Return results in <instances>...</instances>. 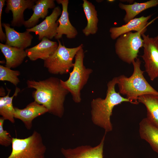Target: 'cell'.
<instances>
[{
  "label": "cell",
  "mask_w": 158,
  "mask_h": 158,
  "mask_svg": "<svg viewBox=\"0 0 158 158\" xmlns=\"http://www.w3.org/2000/svg\"><path fill=\"white\" fill-rule=\"evenodd\" d=\"M61 80L50 77L45 80H28V87L35 89L32 93L35 101L44 106L48 112L61 118L63 116L64 103L69 92L62 85Z\"/></svg>",
  "instance_id": "cell-1"
},
{
  "label": "cell",
  "mask_w": 158,
  "mask_h": 158,
  "mask_svg": "<svg viewBox=\"0 0 158 158\" xmlns=\"http://www.w3.org/2000/svg\"><path fill=\"white\" fill-rule=\"evenodd\" d=\"M117 84V78L115 77L107 83L105 98L97 97L91 102V120L93 123L104 130L107 133L112 131L113 126L110 120L114 108L124 102H130L126 98L117 92L115 86Z\"/></svg>",
  "instance_id": "cell-2"
},
{
  "label": "cell",
  "mask_w": 158,
  "mask_h": 158,
  "mask_svg": "<svg viewBox=\"0 0 158 158\" xmlns=\"http://www.w3.org/2000/svg\"><path fill=\"white\" fill-rule=\"evenodd\" d=\"M134 70L131 76L124 75L116 77L119 93L126 96L130 103L138 104V97L142 95L151 94L158 95V91L147 82L143 75L144 71L140 68L141 61L137 58L132 63Z\"/></svg>",
  "instance_id": "cell-3"
},
{
  "label": "cell",
  "mask_w": 158,
  "mask_h": 158,
  "mask_svg": "<svg viewBox=\"0 0 158 158\" xmlns=\"http://www.w3.org/2000/svg\"><path fill=\"white\" fill-rule=\"evenodd\" d=\"M83 47L75 55L73 70L70 73L68 79L65 81L61 80L63 86L71 93L73 101L77 103L81 101V91L93 72L92 69L86 68L84 65L85 53Z\"/></svg>",
  "instance_id": "cell-4"
},
{
  "label": "cell",
  "mask_w": 158,
  "mask_h": 158,
  "mask_svg": "<svg viewBox=\"0 0 158 158\" xmlns=\"http://www.w3.org/2000/svg\"><path fill=\"white\" fill-rule=\"evenodd\" d=\"M12 148L7 158H46V146L41 135L36 131L24 139L13 138Z\"/></svg>",
  "instance_id": "cell-5"
},
{
  "label": "cell",
  "mask_w": 158,
  "mask_h": 158,
  "mask_svg": "<svg viewBox=\"0 0 158 158\" xmlns=\"http://www.w3.org/2000/svg\"><path fill=\"white\" fill-rule=\"evenodd\" d=\"M57 40L59 45L57 49L53 54L44 61V66L52 74H66L73 68V58L83 46L81 44L76 47L67 48L62 45L59 40Z\"/></svg>",
  "instance_id": "cell-6"
},
{
  "label": "cell",
  "mask_w": 158,
  "mask_h": 158,
  "mask_svg": "<svg viewBox=\"0 0 158 158\" xmlns=\"http://www.w3.org/2000/svg\"><path fill=\"white\" fill-rule=\"evenodd\" d=\"M142 34L129 32L118 37L115 44L116 53L123 61L130 64L138 58L139 49L143 47Z\"/></svg>",
  "instance_id": "cell-7"
},
{
  "label": "cell",
  "mask_w": 158,
  "mask_h": 158,
  "mask_svg": "<svg viewBox=\"0 0 158 158\" xmlns=\"http://www.w3.org/2000/svg\"><path fill=\"white\" fill-rule=\"evenodd\" d=\"M142 36L144 51L141 57L145 63V71L153 81L158 78V35L152 37L143 34Z\"/></svg>",
  "instance_id": "cell-8"
},
{
  "label": "cell",
  "mask_w": 158,
  "mask_h": 158,
  "mask_svg": "<svg viewBox=\"0 0 158 158\" xmlns=\"http://www.w3.org/2000/svg\"><path fill=\"white\" fill-rule=\"evenodd\" d=\"M62 11L59 6L54 8L51 14L38 25L31 28L26 29V30L35 32L38 36L39 40H42L45 37L49 40L55 36L59 23L57 22L59 17L61 15Z\"/></svg>",
  "instance_id": "cell-9"
},
{
  "label": "cell",
  "mask_w": 158,
  "mask_h": 158,
  "mask_svg": "<svg viewBox=\"0 0 158 158\" xmlns=\"http://www.w3.org/2000/svg\"><path fill=\"white\" fill-rule=\"evenodd\" d=\"M106 132L99 143L92 147L82 145L74 148H62L61 152L65 158H103V148Z\"/></svg>",
  "instance_id": "cell-10"
},
{
  "label": "cell",
  "mask_w": 158,
  "mask_h": 158,
  "mask_svg": "<svg viewBox=\"0 0 158 158\" xmlns=\"http://www.w3.org/2000/svg\"><path fill=\"white\" fill-rule=\"evenodd\" d=\"M37 0H6V7L5 11L12 13L13 19L11 25L20 27L24 25L25 20L23 13L27 9H32Z\"/></svg>",
  "instance_id": "cell-11"
},
{
  "label": "cell",
  "mask_w": 158,
  "mask_h": 158,
  "mask_svg": "<svg viewBox=\"0 0 158 158\" xmlns=\"http://www.w3.org/2000/svg\"><path fill=\"white\" fill-rule=\"evenodd\" d=\"M15 118L21 120L26 128L30 129L32 127V121L35 118L48 112V111L43 105L36 101L32 102L23 109L14 107Z\"/></svg>",
  "instance_id": "cell-12"
},
{
  "label": "cell",
  "mask_w": 158,
  "mask_h": 158,
  "mask_svg": "<svg viewBox=\"0 0 158 158\" xmlns=\"http://www.w3.org/2000/svg\"><path fill=\"white\" fill-rule=\"evenodd\" d=\"M2 26L5 31L6 45L24 50L31 45L33 36L29 32H18L11 28L9 23H3Z\"/></svg>",
  "instance_id": "cell-13"
},
{
  "label": "cell",
  "mask_w": 158,
  "mask_h": 158,
  "mask_svg": "<svg viewBox=\"0 0 158 158\" xmlns=\"http://www.w3.org/2000/svg\"><path fill=\"white\" fill-rule=\"evenodd\" d=\"M57 4L62 6V11L60 18L57 22L59 23L56 34L54 37L57 40L60 39L63 35L69 39L75 38L78 34L77 29L71 23L68 11V0H56Z\"/></svg>",
  "instance_id": "cell-14"
},
{
  "label": "cell",
  "mask_w": 158,
  "mask_h": 158,
  "mask_svg": "<svg viewBox=\"0 0 158 158\" xmlns=\"http://www.w3.org/2000/svg\"><path fill=\"white\" fill-rule=\"evenodd\" d=\"M151 16L150 15L135 18L121 26L111 27L109 30L111 38L115 40L121 35L132 31L140 32L142 35L144 34L147 30L146 27L149 24L148 21Z\"/></svg>",
  "instance_id": "cell-15"
},
{
  "label": "cell",
  "mask_w": 158,
  "mask_h": 158,
  "mask_svg": "<svg viewBox=\"0 0 158 158\" xmlns=\"http://www.w3.org/2000/svg\"><path fill=\"white\" fill-rule=\"evenodd\" d=\"M58 43L44 37L41 42L36 45L25 50L27 56L32 61L38 59L44 61L55 52L58 46Z\"/></svg>",
  "instance_id": "cell-16"
},
{
  "label": "cell",
  "mask_w": 158,
  "mask_h": 158,
  "mask_svg": "<svg viewBox=\"0 0 158 158\" xmlns=\"http://www.w3.org/2000/svg\"><path fill=\"white\" fill-rule=\"evenodd\" d=\"M54 0H37L32 10L33 12L31 17L25 22L24 26L27 29L31 28L37 25L40 18H46L49 9H54L56 5Z\"/></svg>",
  "instance_id": "cell-17"
},
{
  "label": "cell",
  "mask_w": 158,
  "mask_h": 158,
  "mask_svg": "<svg viewBox=\"0 0 158 158\" xmlns=\"http://www.w3.org/2000/svg\"><path fill=\"white\" fill-rule=\"evenodd\" d=\"M0 49L6 59L5 66L8 68L18 67L27 56L25 50L1 43H0Z\"/></svg>",
  "instance_id": "cell-18"
},
{
  "label": "cell",
  "mask_w": 158,
  "mask_h": 158,
  "mask_svg": "<svg viewBox=\"0 0 158 158\" xmlns=\"http://www.w3.org/2000/svg\"><path fill=\"white\" fill-rule=\"evenodd\" d=\"M139 133L141 138L148 142L158 153V128L146 117L139 123Z\"/></svg>",
  "instance_id": "cell-19"
},
{
  "label": "cell",
  "mask_w": 158,
  "mask_h": 158,
  "mask_svg": "<svg viewBox=\"0 0 158 158\" xmlns=\"http://www.w3.org/2000/svg\"><path fill=\"white\" fill-rule=\"evenodd\" d=\"M83 7L87 21L86 26L82 31L86 36L95 34L98 30L99 19L95 6L87 0H83Z\"/></svg>",
  "instance_id": "cell-20"
},
{
  "label": "cell",
  "mask_w": 158,
  "mask_h": 158,
  "mask_svg": "<svg viewBox=\"0 0 158 158\" xmlns=\"http://www.w3.org/2000/svg\"><path fill=\"white\" fill-rule=\"evenodd\" d=\"M158 5V0H151L143 3L134 2L130 4H125L120 3L119 7L126 13L123 21L127 23L142 11Z\"/></svg>",
  "instance_id": "cell-21"
},
{
  "label": "cell",
  "mask_w": 158,
  "mask_h": 158,
  "mask_svg": "<svg viewBox=\"0 0 158 158\" xmlns=\"http://www.w3.org/2000/svg\"><path fill=\"white\" fill-rule=\"evenodd\" d=\"M138 101L145 106L147 112L146 118L158 128V95L145 94L139 96Z\"/></svg>",
  "instance_id": "cell-22"
},
{
  "label": "cell",
  "mask_w": 158,
  "mask_h": 158,
  "mask_svg": "<svg viewBox=\"0 0 158 158\" xmlns=\"http://www.w3.org/2000/svg\"><path fill=\"white\" fill-rule=\"evenodd\" d=\"M10 91V90H8L6 96L0 97V115L5 120H8L13 123L15 122V109L13 105V100L14 97L18 95L20 90L19 88L16 87L14 93L11 97L9 96Z\"/></svg>",
  "instance_id": "cell-23"
},
{
  "label": "cell",
  "mask_w": 158,
  "mask_h": 158,
  "mask_svg": "<svg viewBox=\"0 0 158 158\" xmlns=\"http://www.w3.org/2000/svg\"><path fill=\"white\" fill-rule=\"evenodd\" d=\"M20 74L18 71L12 70L6 66L0 65V80L9 81L16 86L20 81L18 76Z\"/></svg>",
  "instance_id": "cell-24"
},
{
  "label": "cell",
  "mask_w": 158,
  "mask_h": 158,
  "mask_svg": "<svg viewBox=\"0 0 158 158\" xmlns=\"http://www.w3.org/2000/svg\"><path fill=\"white\" fill-rule=\"evenodd\" d=\"M5 119L3 117L0 118V145L5 147H8L12 145L13 138L10 134L3 128V124Z\"/></svg>",
  "instance_id": "cell-25"
},
{
  "label": "cell",
  "mask_w": 158,
  "mask_h": 158,
  "mask_svg": "<svg viewBox=\"0 0 158 158\" xmlns=\"http://www.w3.org/2000/svg\"><path fill=\"white\" fill-rule=\"evenodd\" d=\"M5 0H0V40L2 42H6V37L5 33H4L2 28V24L1 22V15L2 9L5 5Z\"/></svg>",
  "instance_id": "cell-26"
},
{
  "label": "cell",
  "mask_w": 158,
  "mask_h": 158,
  "mask_svg": "<svg viewBox=\"0 0 158 158\" xmlns=\"http://www.w3.org/2000/svg\"><path fill=\"white\" fill-rule=\"evenodd\" d=\"M114 1V0H108L107 1H109V2H112L113 1Z\"/></svg>",
  "instance_id": "cell-27"
}]
</instances>
